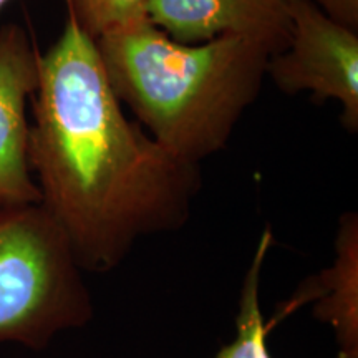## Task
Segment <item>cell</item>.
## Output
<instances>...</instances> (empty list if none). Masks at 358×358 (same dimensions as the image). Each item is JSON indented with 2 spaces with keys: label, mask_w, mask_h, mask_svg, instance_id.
Masks as SVG:
<instances>
[{
  "label": "cell",
  "mask_w": 358,
  "mask_h": 358,
  "mask_svg": "<svg viewBox=\"0 0 358 358\" xmlns=\"http://www.w3.org/2000/svg\"><path fill=\"white\" fill-rule=\"evenodd\" d=\"M29 164L40 204L85 272H108L143 237L178 231L192 211L199 166L129 122L95 40L71 15L38 57Z\"/></svg>",
  "instance_id": "1"
},
{
  "label": "cell",
  "mask_w": 358,
  "mask_h": 358,
  "mask_svg": "<svg viewBox=\"0 0 358 358\" xmlns=\"http://www.w3.org/2000/svg\"><path fill=\"white\" fill-rule=\"evenodd\" d=\"M106 78L143 129L198 164L219 153L261 95L272 52L256 40L181 43L143 19L95 40Z\"/></svg>",
  "instance_id": "2"
},
{
  "label": "cell",
  "mask_w": 358,
  "mask_h": 358,
  "mask_svg": "<svg viewBox=\"0 0 358 358\" xmlns=\"http://www.w3.org/2000/svg\"><path fill=\"white\" fill-rule=\"evenodd\" d=\"M69 237L42 204L0 211V345L43 350L93 319V301Z\"/></svg>",
  "instance_id": "3"
},
{
  "label": "cell",
  "mask_w": 358,
  "mask_h": 358,
  "mask_svg": "<svg viewBox=\"0 0 358 358\" xmlns=\"http://www.w3.org/2000/svg\"><path fill=\"white\" fill-rule=\"evenodd\" d=\"M290 34L285 47L271 55L266 78L285 95L310 93L337 101L342 124L358 131V29L322 10L313 0H290Z\"/></svg>",
  "instance_id": "4"
},
{
  "label": "cell",
  "mask_w": 358,
  "mask_h": 358,
  "mask_svg": "<svg viewBox=\"0 0 358 358\" xmlns=\"http://www.w3.org/2000/svg\"><path fill=\"white\" fill-rule=\"evenodd\" d=\"M37 45L24 27L0 29V199L6 206L40 204L29 164L27 103L38 82Z\"/></svg>",
  "instance_id": "5"
},
{
  "label": "cell",
  "mask_w": 358,
  "mask_h": 358,
  "mask_svg": "<svg viewBox=\"0 0 358 358\" xmlns=\"http://www.w3.org/2000/svg\"><path fill=\"white\" fill-rule=\"evenodd\" d=\"M289 6L290 0H150L148 19L181 43L241 37L274 55L289 40Z\"/></svg>",
  "instance_id": "6"
},
{
  "label": "cell",
  "mask_w": 358,
  "mask_h": 358,
  "mask_svg": "<svg viewBox=\"0 0 358 358\" xmlns=\"http://www.w3.org/2000/svg\"><path fill=\"white\" fill-rule=\"evenodd\" d=\"M337 256L332 267L322 271L319 275L308 277L294 297L285 303L274 322L275 325L295 308L315 302L313 315L327 322L337 337V358H358V219L355 213L340 217L335 241Z\"/></svg>",
  "instance_id": "7"
},
{
  "label": "cell",
  "mask_w": 358,
  "mask_h": 358,
  "mask_svg": "<svg viewBox=\"0 0 358 358\" xmlns=\"http://www.w3.org/2000/svg\"><path fill=\"white\" fill-rule=\"evenodd\" d=\"M272 244L271 231L266 229L259 241L252 262L244 275L243 289L239 297V310L236 317V337L226 343L214 358H272L268 355L266 329L259 301L261 289V272L264 259Z\"/></svg>",
  "instance_id": "8"
},
{
  "label": "cell",
  "mask_w": 358,
  "mask_h": 358,
  "mask_svg": "<svg viewBox=\"0 0 358 358\" xmlns=\"http://www.w3.org/2000/svg\"><path fill=\"white\" fill-rule=\"evenodd\" d=\"M69 15L93 40L148 19L150 0H65Z\"/></svg>",
  "instance_id": "9"
},
{
  "label": "cell",
  "mask_w": 358,
  "mask_h": 358,
  "mask_svg": "<svg viewBox=\"0 0 358 358\" xmlns=\"http://www.w3.org/2000/svg\"><path fill=\"white\" fill-rule=\"evenodd\" d=\"M322 10L352 29H358V0H313Z\"/></svg>",
  "instance_id": "10"
},
{
  "label": "cell",
  "mask_w": 358,
  "mask_h": 358,
  "mask_svg": "<svg viewBox=\"0 0 358 358\" xmlns=\"http://www.w3.org/2000/svg\"><path fill=\"white\" fill-rule=\"evenodd\" d=\"M8 2H10V0H0V12L3 10V7H6Z\"/></svg>",
  "instance_id": "11"
},
{
  "label": "cell",
  "mask_w": 358,
  "mask_h": 358,
  "mask_svg": "<svg viewBox=\"0 0 358 358\" xmlns=\"http://www.w3.org/2000/svg\"><path fill=\"white\" fill-rule=\"evenodd\" d=\"M3 208H6V204H3V201L2 199H0V211H2V209Z\"/></svg>",
  "instance_id": "12"
}]
</instances>
